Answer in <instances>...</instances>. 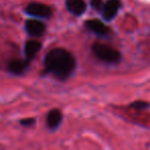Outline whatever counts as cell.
Segmentation results:
<instances>
[{
	"instance_id": "7c38bea8",
	"label": "cell",
	"mask_w": 150,
	"mask_h": 150,
	"mask_svg": "<svg viewBox=\"0 0 150 150\" xmlns=\"http://www.w3.org/2000/svg\"><path fill=\"white\" fill-rule=\"evenodd\" d=\"M20 123L21 125L26 127H33L34 125L36 123V119L33 118V117H29V118H24L20 120Z\"/></svg>"
},
{
	"instance_id": "8992f818",
	"label": "cell",
	"mask_w": 150,
	"mask_h": 150,
	"mask_svg": "<svg viewBox=\"0 0 150 150\" xmlns=\"http://www.w3.org/2000/svg\"><path fill=\"white\" fill-rule=\"evenodd\" d=\"M84 27L98 36H107L110 33V29L100 20H86L84 22Z\"/></svg>"
},
{
	"instance_id": "52a82bcc",
	"label": "cell",
	"mask_w": 150,
	"mask_h": 150,
	"mask_svg": "<svg viewBox=\"0 0 150 150\" xmlns=\"http://www.w3.org/2000/svg\"><path fill=\"white\" fill-rule=\"evenodd\" d=\"M66 8L72 15L79 17L86 11V2L84 0H65Z\"/></svg>"
},
{
	"instance_id": "7a4b0ae2",
	"label": "cell",
	"mask_w": 150,
	"mask_h": 150,
	"mask_svg": "<svg viewBox=\"0 0 150 150\" xmlns=\"http://www.w3.org/2000/svg\"><path fill=\"white\" fill-rule=\"evenodd\" d=\"M92 50L93 54H95V57L98 60L109 65L118 64L121 61V59H122V56H121V54L118 50L107 45V44L96 42V43L93 44Z\"/></svg>"
},
{
	"instance_id": "4fadbf2b",
	"label": "cell",
	"mask_w": 150,
	"mask_h": 150,
	"mask_svg": "<svg viewBox=\"0 0 150 150\" xmlns=\"http://www.w3.org/2000/svg\"><path fill=\"white\" fill-rule=\"evenodd\" d=\"M91 5L96 11H101L103 8V5H104V2H103V0H91Z\"/></svg>"
},
{
	"instance_id": "5b68a950",
	"label": "cell",
	"mask_w": 150,
	"mask_h": 150,
	"mask_svg": "<svg viewBox=\"0 0 150 150\" xmlns=\"http://www.w3.org/2000/svg\"><path fill=\"white\" fill-rule=\"evenodd\" d=\"M25 29L30 36L33 37H40L44 34L46 30V25L40 20L30 19L25 23Z\"/></svg>"
},
{
	"instance_id": "6da1fadb",
	"label": "cell",
	"mask_w": 150,
	"mask_h": 150,
	"mask_svg": "<svg viewBox=\"0 0 150 150\" xmlns=\"http://www.w3.org/2000/svg\"><path fill=\"white\" fill-rule=\"evenodd\" d=\"M43 74H52L59 80H66L74 73L76 60L69 50L57 47L46 54Z\"/></svg>"
},
{
	"instance_id": "3957f363",
	"label": "cell",
	"mask_w": 150,
	"mask_h": 150,
	"mask_svg": "<svg viewBox=\"0 0 150 150\" xmlns=\"http://www.w3.org/2000/svg\"><path fill=\"white\" fill-rule=\"evenodd\" d=\"M25 13L27 15L39 19H48L52 16V8L50 6L39 2H30L26 6Z\"/></svg>"
},
{
	"instance_id": "30bf717a",
	"label": "cell",
	"mask_w": 150,
	"mask_h": 150,
	"mask_svg": "<svg viewBox=\"0 0 150 150\" xmlns=\"http://www.w3.org/2000/svg\"><path fill=\"white\" fill-rule=\"evenodd\" d=\"M41 47H42V44L40 43L39 41H36V40H28L25 43V46H24V52H25L26 59L31 62V61L37 56V54L40 52Z\"/></svg>"
},
{
	"instance_id": "8fae6325",
	"label": "cell",
	"mask_w": 150,
	"mask_h": 150,
	"mask_svg": "<svg viewBox=\"0 0 150 150\" xmlns=\"http://www.w3.org/2000/svg\"><path fill=\"white\" fill-rule=\"evenodd\" d=\"M150 107V104L146 101H136L133 102L132 104L129 105V108L134 109V110H138V111H142V110H146Z\"/></svg>"
},
{
	"instance_id": "277c9868",
	"label": "cell",
	"mask_w": 150,
	"mask_h": 150,
	"mask_svg": "<svg viewBox=\"0 0 150 150\" xmlns=\"http://www.w3.org/2000/svg\"><path fill=\"white\" fill-rule=\"evenodd\" d=\"M122 6L120 0H107L103 5V8L101 11L102 17L105 21H112L118 13V11Z\"/></svg>"
},
{
	"instance_id": "9c48e42d",
	"label": "cell",
	"mask_w": 150,
	"mask_h": 150,
	"mask_svg": "<svg viewBox=\"0 0 150 150\" xmlns=\"http://www.w3.org/2000/svg\"><path fill=\"white\" fill-rule=\"evenodd\" d=\"M63 120L62 111L58 108H54L46 115V125L50 129H57Z\"/></svg>"
},
{
	"instance_id": "ba28073f",
	"label": "cell",
	"mask_w": 150,
	"mask_h": 150,
	"mask_svg": "<svg viewBox=\"0 0 150 150\" xmlns=\"http://www.w3.org/2000/svg\"><path fill=\"white\" fill-rule=\"evenodd\" d=\"M30 61L25 60H13L7 65V70L13 75H23L29 68Z\"/></svg>"
}]
</instances>
